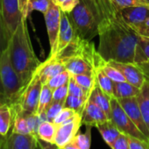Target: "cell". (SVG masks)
Here are the masks:
<instances>
[{
	"label": "cell",
	"mask_w": 149,
	"mask_h": 149,
	"mask_svg": "<svg viewBox=\"0 0 149 149\" xmlns=\"http://www.w3.org/2000/svg\"><path fill=\"white\" fill-rule=\"evenodd\" d=\"M52 4V0H29L28 13L30 14L33 11H38L43 15L48 11Z\"/></svg>",
	"instance_id": "obj_32"
},
{
	"label": "cell",
	"mask_w": 149,
	"mask_h": 149,
	"mask_svg": "<svg viewBox=\"0 0 149 149\" xmlns=\"http://www.w3.org/2000/svg\"><path fill=\"white\" fill-rule=\"evenodd\" d=\"M111 149H130V136L121 132L114 141Z\"/></svg>",
	"instance_id": "obj_40"
},
{
	"label": "cell",
	"mask_w": 149,
	"mask_h": 149,
	"mask_svg": "<svg viewBox=\"0 0 149 149\" xmlns=\"http://www.w3.org/2000/svg\"><path fill=\"white\" fill-rule=\"evenodd\" d=\"M57 128L58 125H56L52 121H42L38 127L37 137L46 141L54 142V137L56 134Z\"/></svg>",
	"instance_id": "obj_24"
},
{
	"label": "cell",
	"mask_w": 149,
	"mask_h": 149,
	"mask_svg": "<svg viewBox=\"0 0 149 149\" xmlns=\"http://www.w3.org/2000/svg\"><path fill=\"white\" fill-rule=\"evenodd\" d=\"M89 99L92 101L93 103H95L97 105H98L104 111L107 117L111 119V97H110L106 93H104L97 84H96L93 90L91 91Z\"/></svg>",
	"instance_id": "obj_19"
},
{
	"label": "cell",
	"mask_w": 149,
	"mask_h": 149,
	"mask_svg": "<svg viewBox=\"0 0 149 149\" xmlns=\"http://www.w3.org/2000/svg\"><path fill=\"white\" fill-rule=\"evenodd\" d=\"M19 7L21 13L24 18L27 19L29 13H28V6H29V0H19Z\"/></svg>",
	"instance_id": "obj_44"
},
{
	"label": "cell",
	"mask_w": 149,
	"mask_h": 149,
	"mask_svg": "<svg viewBox=\"0 0 149 149\" xmlns=\"http://www.w3.org/2000/svg\"><path fill=\"white\" fill-rule=\"evenodd\" d=\"M120 12L126 23L132 27H134L149 19V5L126 7L121 9Z\"/></svg>",
	"instance_id": "obj_17"
},
{
	"label": "cell",
	"mask_w": 149,
	"mask_h": 149,
	"mask_svg": "<svg viewBox=\"0 0 149 149\" xmlns=\"http://www.w3.org/2000/svg\"><path fill=\"white\" fill-rule=\"evenodd\" d=\"M65 70H67L65 65L59 59L55 56H49L44 62H41L36 73L42 84H46L50 78Z\"/></svg>",
	"instance_id": "obj_14"
},
{
	"label": "cell",
	"mask_w": 149,
	"mask_h": 149,
	"mask_svg": "<svg viewBox=\"0 0 149 149\" xmlns=\"http://www.w3.org/2000/svg\"><path fill=\"white\" fill-rule=\"evenodd\" d=\"M9 41L10 40L7 36L3 16H2L1 11H0V52L2 53L6 48V47L9 44Z\"/></svg>",
	"instance_id": "obj_37"
},
{
	"label": "cell",
	"mask_w": 149,
	"mask_h": 149,
	"mask_svg": "<svg viewBox=\"0 0 149 149\" xmlns=\"http://www.w3.org/2000/svg\"><path fill=\"white\" fill-rule=\"evenodd\" d=\"M68 15L78 37L91 41L98 35L100 15L96 0H79Z\"/></svg>",
	"instance_id": "obj_4"
},
{
	"label": "cell",
	"mask_w": 149,
	"mask_h": 149,
	"mask_svg": "<svg viewBox=\"0 0 149 149\" xmlns=\"http://www.w3.org/2000/svg\"><path fill=\"white\" fill-rule=\"evenodd\" d=\"M139 106L144 121L149 131V80L146 79L137 96Z\"/></svg>",
	"instance_id": "obj_21"
},
{
	"label": "cell",
	"mask_w": 149,
	"mask_h": 149,
	"mask_svg": "<svg viewBox=\"0 0 149 149\" xmlns=\"http://www.w3.org/2000/svg\"><path fill=\"white\" fill-rule=\"evenodd\" d=\"M82 125V114L77 113L70 120L58 125L54 137V143L62 148L74 139V137L79 132Z\"/></svg>",
	"instance_id": "obj_10"
},
{
	"label": "cell",
	"mask_w": 149,
	"mask_h": 149,
	"mask_svg": "<svg viewBox=\"0 0 149 149\" xmlns=\"http://www.w3.org/2000/svg\"><path fill=\"white\" fill-rule=\"evenodd\" d=\"M76 33H74L72 23L69 19V17L67 13L61 11V25L57 40V53L61 52L63 48H65L74 38Z\"/></svg>",
	"instance_id": "obj_16"
},
{
	"label": "cell",
	"mask_w": 149,
	"mask_h": 149,
	"mask_svg": "<svg viewBox=\"0 0 149 149\" xmlns=\"http://www.w3.org/2000/svg\"><path fill=\"white\" fill-rule=\"evenodd\" d=\"M137 65L141 69V71L143 72L146 79H148L149 80V61H146V62H143V63L137 64Z\"/></svg>",
	"instance_id": "obj_45"
},
{
	"label": "cell",
	"mask_w": 149,
	"mask_h": 149,
	"mask_svg": "<svg viewBox=\"0 0 149 149\" xmlns=\"http://www.w3.org/2000/svg\"><path fill=\"white\" fill-rule=\"evenodd\" d=\"M102 69L103 71L105 73L106 76L111 78L114 83H117V82H125L126 81L125 77L123 76V74L115 67L110 65L107 61L103 65L102 67Z\"/></svg>",
	"instance_id": "obj_31"
},
{
	"label": "cell",
	"mask_w": 149,
	"mask_h": 149,
	"mask_svg": "<svg viewBox=\"0 0 149 149\" xmlns=\"http://www.w3.org/2000/svg\"><path fill=\"white\" fill-rule=\"evenodd\" d=\"M71 77L89 94H91V91L97 84L96 74H71Z\"/></svg>",
	"instance_id": "obj_27"
},
{
	"label": "cell",
	"mask_w": 149,
	"mask_h": 149,
	"mask_svg": "<svg viewBox=\"0 0 149 149\" xmlns=\"http://www.w3.org/2000/svg\"><path fill=\"white\" fill-rule=\"evenodd\" d=\"M107 62L110 65L117 68L123 74V76L128 83L138 88H141L146 80V77L137 64L117 61H108Z\"/></svg>",
	"instance_id": "obj_12"
},
{
	"label": "cell",
	"mask_w": 149,
	"mask_h": 149,
	"mask_svg": "<svg viewBox=\"0 0 149 149\" xmlns=\"http://www.w3.org/2000/svg\"><path fill=\"white\" fill-rule=\"evenodd\" d=\"M5 102H6L5 96L2 95V94H0V104H1V103H5Z\"/></svg>",
	"instance_id": "obj_48"
},
{
	"label": "cell",
	"mask_w": 149,
	"mask_h": 149,
	"mask_svg": "<svg viewBox=\"0 0 149 149\" xmlns=\"http://www.w3.org/2000/svg\"><path fill=\"white\" fill-rule=\"evenodd\" d=\"M111 1L119 9H124L126 7L139 6L147 5L144 0H111Z\"/></svg>",
	"instance_id": "obj_38"
},
{
	"label": "cell",
	"mask_w": 149,
	"mask_h": 149,
	"mask_svg": "<svg viewBox=\"0 0 149 149\" xmlns=\"http://www.w3.org/2000/svg\"><path fill=\"white\" fill-rule=\"evenodd\" d=\"M13 112L10 104H0V140L5 139L12 131Z\"/></svg>",
	"instance_id": "obj_18"
},
{
	"label": "cell",
	"mask_w": 149,
	"mask_h": 149,
	"mask_svg": "<svg viewBox=\"0 0 149 149\" xmlns=\"http://www.w3.org/2000/svg\"><path fill=\"white\" fill-rule=\"evenodd\" d=\"M4 140L5 139L0 140V149H5V147H4Z\"/></svg>",
	"instance_id": "obj_49"
},
{
	"label": "cell",
	"mask_w": 149,
	"mask_h": 149,
	"mask_svg": "<svg viewBox=\"0 0 149 149\" xmlns=\"http://www.w3.org/2000/svg\"><path fill=\"white\" fill-rule=\"evenodd\" d=\"M71 74L68 70H65L61 73H59L56 76L53 77L52 78H50L47 83L46 84H47V86L51 89V90H55L66 84L68 83L69 79H70Z\"/></svg>",
	"instance_id": "obj_30"
},
{
	"label": "cell",
	"mask_w": 149,
	"mask_h": 149,
	"mask_svg": "<svg viewBox=\"0 0 149 149\" xmlns=\"http://www.w3.org/2000/svg\"><path fill=\"white\" fill-rule=\"evenodd\" d=\"M0 78L4 88V96L8 104L16 103L26 84L16 71L10 52V44L1 53L0 57Z\"/></svg>",
	"instance_id": "obj_5"
},
{
	"label": "cell",
	"mask_w": 149,
	"mask_h": 149,
	"mask_svg": "<svg viewBox=\"0 0 149 149\" xmlns=\"http://www.w3.org/2000/svg\"><path fill=\"white\" fill-rule=\"evenodd\" d=\"M96 127L98 130L99 133L101 134L104 142L110 147H111L114 141L118 139V137L121 133V132L118 130V128L111 119H108L107 121L99 124Z\"/></svg>",
	"instance_id": "obj_20"
},
{
	"label": "cell",
	"mask_w": 149,
	"mask_h": 149,
	"mask_svg": "<svg viewBox=\"0 0 149 149\" xmlns=\"http://www.w3.org/2000/svg\"><path fill=\"white\" fill-rule=\"evenodd\" d=\"M0 57H1V52H0ZM0 94L4 95V88H3V85H2L1 78H0Z\"/></svg>",
	"instance_id": "obj_47"
},
{
	"label": "cell",
	"mask_w": 149,
	"mask_h": 149,
	"mask_svg": "<svg viewBox=\"0 0 149 149\" xmlns=\"http://www.w3.org/2000/svg\"><path fill=\"white\" fill-rule=\"evenodd\" d=\"M91 125H86V132L81 133L80 132L77 134L73 139L80 149H91Z\"/></svg>",
	"instance_id": "obj_29"
},
{
	"label": "cell",
	"mask_w": 149,
	"mask_h": 149,
	"mask_svg": "<svg viewBox=\"0 0 149 149\" xmlns=\"http://www.w3.org/2000/svg\"><path fill=\"white\" fill-rule=\"evenodd\" d=\"M100 20L97 51L103 59L134 63V53L139 34L123 18L111 0H96Z\"/></svg>",
	"instance_id": "obj_1"
},
{
	"label": "cell",
	"mask_w": 149,
	"mask_h": 149,
	"mask_svg": "<svg viewBox=\"0 0 149 149\" xmlns=\"http://www.w3.org/2000/svg\"><path fill=\"white\" fill-rule=\"evenodd\" d=\"M61 149H80L77 145L74 143V140H72L71 142H69L68 144H67L66 146H64Z\"/></svg>",
	"instance_id": "obj_46"
},
{
	"label": "cell",
	"mask_w": 149,
	"mask_h": 149,
	"mask_svg": "<svg viewBox=\"0 0 149 149\" xmlns=\"http://www.w3.org/2000/svg\"><path fill=\"white\" fill-rule=\"evenodd\" d=\"M42 86L43 84L40 81L38 74L35 72L16 102L20 105L24 111L27 113H37Z\"/></svg>",
	"instance_id": "obj_6"
},
{
	"label": "cell",
	"mask_w": 149,
	"mask_h": 149,
	"mask_svg": "<svg viewBox=\"0 0 149 149\" xmlns=\"http://www.w3.org/2000/svg\"><path fill=\"white\" fill-rule=\"evenodd\" d=\"M9 44L13 64L23 83L26 85L41 62L33 51L26 18H22L11 37Z\"/></svg>",
	"instance_id": "obj_3"
},
{
	"label": "cell",
	"mask_w": 149,
	"mask_h": 149,
	"mask_svg": "<svg viewBox=\"0 0 149 149\" xmlns=\"http://www.w3.org/2000/svg\"><path fill=\"white\" fill-rule=\"evenodd\" d=\"M77 114V112L76 111H74L70 108H67L64 107L61 112L56 116V118H54V120L53 121L56 125H61L62 124H64L65 122L70 120L71 118H73L74 116Z\"/></svg>",
	"instance_id": "obj_34"
},
{
	"label": "cell",
	"mask_w": 149,
	"mask_h": 149,
	"mask_svg": "<svg viewBox=\"0 0 149 149\" xmlns=\"http://www.w3.org/2000/svg\"><path fill=\"white\" fill-rule=\"evenodd\" d=\"M139 35L149 37V19H147L143 23L132 27Z\"/></svg>",
	"instance_id": "obj_42"
},
{
	"label": "cell",
	"mask_w": 149,
	"mask_h": 149,
	"mask_svg": "<svg viewBox=\"0 0 149 149\" xmlns=\"http://www.w3.org/2000/svg\"><path fill=\"white\" fill-rule=\"evenodd\" d=\"M144 1H145L147 5H149V0H144Z\"/></svg>",
	"instance_id": "obj_50"
},
{
	"label": "cell",
	"mask_w": 149,
	"mask_h": 149,
	"mask_svg": "<svg viewBox=\"0 0 149 149\" xmlns=\"http://www.w3.org/2000/svg\"><path fill=\"white\" fill-rule=\"evenodd\" d=\"M61 10L52 2L48 11L44 14L50 46L49 56L54 55L57 52V40L61 25Z\"/></svg>",
	"instance_id": "obj_9"
},
{
	"label": "cell",
	"mask_w": 149,
	"mask_h": 149,
	"mask_svg": "<svg viewBox=\"0 0 149 149\" xmlns=\"http://www.w3.org/2000/svg\"><path fill=\"white\" fill-rule=\"evenodd\" d=\"M87 101H88V99L78 97L72 96V95H68L66 101H65L64 107L70 108L74 111H76L77 113L83 114V111L85 108Z\"/></svg>",
	"instance_id": "obj_28"
},
{
	"label": "cell",
	"mask_w": 149,
	"mask_h": 149,
	"mask_svg": "<svg viewBox=\"0 0 149 149\" xmlns=\"http://www.w3.org/2000/svg\"><path fill=\"white\" fill-rule=\"evenodd\" d=\"M96 83L101 88V90L104 93H106L110 97H114V82L106 76L105 73L102 69V67L99 68L96 72Z\"/></svg>",
	"instance_id": "obj_25"
},
{
	"label": "cell",
	"mask_w": 149,
	"mask_h": 149,
	"mask_svg": "<svg viewBox=\"0 0 149 149\" xmlns=\"http://www.w3.org/2000/svg\"><path fill=\"white\" fill-rule=\"evenodd\" d=\"M66 67L70 74H96L97 70L106 62L91 41L77 35L61 52L54 55Z\"/></svg>",
	"instance_id": "obj_2"
},
{
	"label": "cell",
	"mask_w": 149,
	"mask_h": 149,
	"mask_svg": "<svg viewBox=\"0 0 149 149\" xmlns=\"http://www.w3.org/2000/svg\"><path fill=\"white\" fill-rule=\"evenodd\" d=\"M64 108V103L54 101L50 104V105L47 107L45 114L47 117V120L48 121H54L56 116L61 112V111Z\"/></svg>",
	"instance_id": "obj_35"
},
{
	"label": "cell",
	"mask_w": 149,
	"mask_h": 149,
	"mask_svg": "<svg viewBox=\"0 0 149 149\" xmlns=\"http://www.w3.org/2000/svg\"><path fill=\"white\" fill-rule=\"evenodd\" d=\"M0 8L9 40L14 33L23 15L19 0H0Z\"/></svg>",
	"instance_id": "obj_8"
},
{
	"label": "cell",
	"mask_w": 149,
	"mask_h": 149,
	"mask_svg": "<svg viewBox=\"0 0 149 149\" xmlns=\"http://www.w3.org/2000/svg\"><path fill=\"white\" fill-rule=\"evenodd\" d=\"M68 96V83L53 91V100L65 104Z\"/></svg>",
	"instance_id": "obj_39"
},
{
	"label": "cell",
	"mask_w": 149,
	"mask_h": 149,
	"mask_svg": "<svg viewBox=\"0 0 149 149\" xmlns=\"http://www.w3.org/2000/svg\"><path fill=\"white\" fill-rule=\"evenodd\" d=\"M37 144L40 149H61L59 146H57L54 142H49L43 140L37 137Z\"/></svg>",
	"instance_id": "obj_43"
},
{
	"label": "cell",
	"mask_w": 149,
	"mask_h": 149,
	"mask_svg": "<svg viewBox=\"0 0 149 149\" xmlns=\"http://www.w3.org/2000/svg\"><path fill=\"white\" fill-rule=\"evenodd\" d=\"M0 11H1V8H0Z\"/></svg>",
	"instance_id": "obj_51"
},
{
	"label": "cell",
	"mask_w": 149,
	"mask_h": 149,
	"mask_svg": "<svg viewBox=\"0 0 149 149\" xmlns=\"http://www.w3.org/2000/svg\"><path fill=\"white\" fill-rule=\"evenodd\" d=\"M110 119L104 111L95 103L88 99L85 108L82 114V122L83 125L97 126L99 124H102Z\"/></svg>",
	"instance_id": "obj_15"
},
{
	"label": "cell",
	"mask_w": 149,
	"mask_h": 149,
	"mask_svg": "<svg viewBox=\"0 0 149 149\" xmlns=\"http://www.w3.org/2000/svg\"><path fill=\"white\" fill-rule=\"evenodd\" d=\"M111 119L117 125L118 130L125 133L131 137H134L137 139L148 140L149 139L139 131V129L135 125V124L132 121L129 116L125 113L122 106L120 105L118 100L115 97L111 99Z\"/></svg>",
	"instance_id": "obj_7"
},
{
	"label": "cell",
	"mask_w": 149,
	"mask_h": 149,
	"mask_svg": "<svg viewBox=\"0 0 149 149\" xmlns=\"http://www.w3.org/2000/svg\"><path fill=\"white\" fill-rule=\"evenodd\" d=\"M130 149H149V141L130 136Z\"/></svg>",
	"instance_id": "obj_41"
},
{
	"label": "cell",
	"mask_w": 149,
	"mask_h": 149,
	"mask_svg": "<svg viewBox=\"0 0 149 149\" xmlns=\"http://www.w3.org/2000/svg\"><path fill=\"white\" fill-rule=\"evenodd\" d=\"M52 2L55 4L62 12L69 13L78 4L79 0H52Z\"/></svg>",
	"instance_id": "obj_36"
},
{
	"label": "cell",
	"mask_w": 149,
	"mask_h": 149,
	"mask_svg": "<svg viewBox=\"0 0 149 149\" xmlns=\"http://www.w3.org/2000/svg\"><path fill=\"white\" fill-rule=\"evenodd\" d=\"M37 146V136L33 134H19L11 131L4 140L5 149H35Z\"/></svg>",
	"instance_id": "obj_13"
},
{
	"label": "cell",
	"mask_w": 149,
	"mask_h": 149,
	"mask_svg": "<svg viewBox=\"0 0 149 149\" xmlns=\"http://www.w3.org/2000/svg\"><path fill=\"white\" fill-rule=\"evenodd\" d=\"M68 95L76 96L78 97L89 99L90 94L85 91L76 81L74 80L72 77H70V79L68 81Z\"/></svg>",
	"instance_id": "obj_33"
},
{
	"label": "cell",
	"mask_w": 149,
	"mask_h": 149,
	"mask_svg": "<svg viewBox=\"0 0 149 149\" xmlns=\"http://www.w3.org/2000/svg\"><path fill=\"white\" fill-rule=\"evenodd\" d=\"M53 102V90H51L47 84H43L42 90L40 96L39 100V105L37 109V115L44 114L47 109V107L50 105V104Z\"/></svg>",
	"instance_id": "obj_26"
},
{
	"label": "cell",
	"mask_w": 149,
	"mask_h": 149,
	"mask_svg": "<svg viewBox=\"0 0 149 149\" xmlns=\"http://www.w3.org/2000/svg\"><path fill=\"white\" fill-rule=\"evenodd\" d=\"M149 61V37L141 36L138 40L134 53V63L139 64Z\"/></svg>",
	"instance_id": "obj_23"
},
{
	"label": "cell",
	"mask_w": 149,
	"mask_h": 149,
	"mask_svg": "<svg viewBox=\"0 0 149 149\" xmlns=\"http://www.w3.org/2000/svg\"><path fill=\"white\" fill-rule=\"evenodd\" d=\"M120 105L139 131L149 139V131L142 117L137 97L118 99Z\"/></svg>",
	"instance_id": "obj_11"
},
{
	"label": "cell",
	"mask_w": 149,
	"mask_h": 149,
	"mask_svg": "<svg viewBox=\"0 0 149 149\" xmlns=\"http://www.w3.org/2000/svg\"><path fill=\"white\" fill-rule=\"evenodd\" d=\"M114 97L117 99L137 97L140 91V88H138L127 81L125 82H117L113 85Z\"/></svg>",
	"instance_id": "obj_22"
}]
</instances>
